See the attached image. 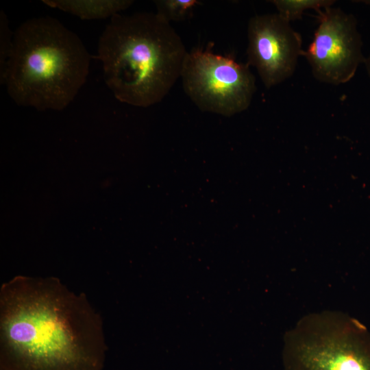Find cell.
<instances>
[{
    "mask_svg": "<svg viewBox=\"0 0 370 370\" xmlns=\"http://www.w3.org/2000/svg\"><path fill=\"white\" fill-rule=\"evenodd\" d=\"M156 14L170 23L183 21L192 15L194 9L201 3L197 0H158L154 1Z\"/></svg>",
    "mask_w": 370,
    "mask_h": 370,
    "instance_id": "cell-10",
    "label": "cell"
},
{
    "mask_svg": "<svg viewBox=\"0 0 370 370\" xmlns=\"http://www.w3.org/2000/svg\"><path fill=\"white\" fill-rule=\"evenodd\" d=\"M318 13L313 40L301 56L317 80L335 86L347 83L365 60L356 18L332 6Z\"/></svg>",
    "mask_w": 370,
    "mask_h": 370,
    "instance_id": "cell-6",
    "label": "cell"
},
{
    "mask_svg": "<svg viewBox=\"0 0 370 370\" xmlns=\"http://www.w3.org/2000/svg\"><path fill=\"white\" fill-rule=\"evenodd\" d=\"M100 314L56 278L18 275L0 288V370H102Z\"/></svg>",
    "mask_w": 370,
    "mask_h": 370,
    "instance_id": "cell-1",
    "label": "cell"
},
{
    "mask_svg": "<svg viewBox=\"0 0 370 370\" xmlns=\"http://www.w3.org/2000/svg\"><path fill=\"white\" fill-rule=\"evenodd\" d=\"M284 370H370V340L356 321L308 317L285 341Z\"/></svg>",
    "mask_w": 370,
    "mask_h": 370,
    "instance_id": "cell-4",
    "label": "cell"
},
{
    "mask_svg": "<svg viewBox=\"0 0 370 370\" xmlns=\"http://www.w3.org/2000/svg\"><path fill=\"white\" fill-rule=\"evenodd\" d=\"M247 64L255 67L267 88L291 77L301 56V36L277 14H257L247 25Z\"/></svg>",
    "mask_w": 370,
    "mask_h": 370,
    "instance_id": "cell-7",
    "label": "cell"
},
{
    "mask_svg": "<svg viewBox=\"0 0 370 370\" xmlns=\"http://www.w3.org/2000/svg\"><path fill=\"white\" fill-rule=\"evenodd\" d=\"M90 56L79 37L58 19L40 16L14 32L1 83L18 106L61 110L86 81Z\"/></svg>",
    "mask_w": 370,
    "mask_h": 370,
    "instance_id": "cell-3",
    "label": "cell"
},
{
    "mask_svg": "<svg viewBox=\"0 0 370 370\" xmlns=\"http://www.w3.org/2000/svg\"><path fill=\"white\" fill-rule=\"evenodd\" d=\"M276 8L278 14L286 21L291 22L301 18L307 10L320 12L332 7L334 0H273L269 1Z\"/></svg>",
    "mask_w": 370,
    "mask_h": 370,
    "instance_id": "cell-9",
    "label": "cell"
},
{
    "mask_svg": "<svg viewBox=\"0 0 370 370\" xmlns=\"http://www.w3.org/2000/svg\"><path fill=\"white\" fill-rule=\"evenodd\" d=\"M180 77L185 93L197 108L227 116L247 109L256 91L247 63L200 48L187 53Z\"/></svg>",
    "mask_w": 370,
    "mask_h": 370,
    "instance_id": "cell-5",
    "label": "cell"
},
{
    "mask_svg": "<svg viewBox=\"0 0 370 370\" xmlns=\"http://www.w3.org/2000/svg\"><path fill=\"white\" fill-rule=\"evenodd\" d=\"M0 74L3 71L12 47L14 33L11 32L8 19L3 11L0 14Z\"/></svg>",
    "mask_w": 370,
    "mask_h": 370,
    "instance_id": "cell-11",
    "label": "cell"
},
{
    "mask_svg": "<svg viewBox=\"0 0 370 370\" xmlns=\"http://www.w3.org/2000/svg\"><path fill=\"white\" fill-rule=\"evenodd\" d=\"M46 5L72 14L81 19L112 17L129 8L131 0H42Z\"/></svg>",
    "mask_w": 370,
    "mask_h": 370,
    "instance_id": "cell-8",
    "label": "cell"
},
{
    "mask_svg": "<svg viewBox=\"0 0 370 370\" xmlns=\"http://www.w3.org/2000/svg\"><path fill=\"white\" fill-rule=\"evenodd\" d=\"M364 64L366 68L367 75L370 78V53L367 58H365Z\"/></svg>",
    "mask_w": 370,
    "mask_h": 370,
    "instance_id": "cell-12",
    "label": "cell"
},
{
    "mask_svg": "<svg viewBox=\"0 0 370 370\" xmlns=\"http://www.w3.org/2000/svg\"><path fill=\"white\" fill-rule=\"evenodd\" d=\"M97 51L116 99L142 108L164 98L180 77L188 53L170 23L153 12L113 16Z\"/></svg>",
    "mask_w": 370,
    "mask_h": 370,
    "instance_id": "cell-2",
    "label": "cell"
}]
</instances>
